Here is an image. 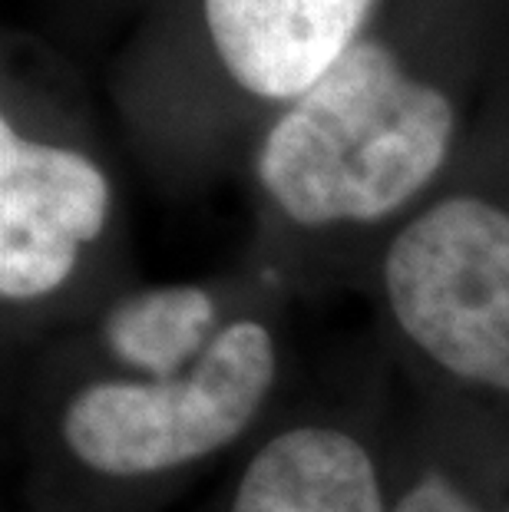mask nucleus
Instances as JSON below:
<instances>
[{"label": "nucleus", "instance_id": "nucleus-1", "mask_svg": "<svg viewBox=\"0 0 509 512\" xmlns=\"http://www.w3.org/2000/svg\"><path fill=\"white\" fill-rule=\"evenodd\" d=\"M285 291L268 288L182 377L20 364V512H169L219 476L295 397Z\"/></svg>", "mask_w": 509, "mask_h": 512}, {"label": "nucleus", "instance_id": "nucleus-2", "mask_svg": "<svg viewBox=\"0 0 509 512\" xmlns=\"http://www.w3.org/2000/svg\"><path fill=\"white\" fill-rule=\"evenodd\" d=\"M457 133V100L440 83L410 73L384 43L357 40L272 119L255 179L298 235L384 228L440 179Z\"/></svg>", "mask_w": 509, "mask_h": 512}, {"label": "nucleus", "instance_id": "nucleus-3", "mask_svg": "<svg viewBox=\"0 0 509 512\" xmlns=\"http://www.w3.org/2000/svg\"><path fill=\"white\" fill-rule=\"evenodd\" d=\"M116 192L80 146L0 119V337L4 361L70 334L136 285L106 258Z\"/></svg>", "mask_w": 509, "mask_h": 512}, {"label": "nucleus", "instance_id": "nucleus-4", "mask_svg": "<svg viewBox=\"0 0 509 512\" xmlns=\"http://www.w3.org/2000/svg\"><path fill=\"white\" fill-rule=\"evenodd\" d=\"M268 288L275 285L255 268L215 281L133 285L37 354L106 374L172 380L189 374L225 328Z\"/></svg>", "mask_w": 509, "mask_h": 512}, {"label": "nucleus", "instance_id": "nucleus-5", "mask_svg": "<svg viewBox=\"0 0 509 512\" xmlns=\"http://www.w3.org/2000/svg\"><path fill=\"white\" fill-rule=\"evenodd\" d=\"M374 0H205L215 57L242 93L291 106L357 43Z\"/></svg>", "mask_w": 509, "mask_h": 512}, {"label": "nucleus", "instance_id": "nucleus-6", "mask_svg": "<svg viewBox=\"0 0 509 512\" xmlns=\"http://www.w3.org/2000/svg\"><path fill=\"white\" fill-rule=\"evenodd\" d=\"M500 430L503 420L400 387L387 512H496Z\"/></svg>", "mask_w": 509, "mask_h": 512}, {"label": "nucleus", "instance_id": "nucleus-7", "mask_svg": "<svg viewBox=\"0 0 509 512\" xmlns=\"http://www.w3.org/2000/svg\"><path fill=\"white\" fill-rule=\"evenodd\" d=\"M496 512H509V420H503L500 430V453H496Z\"/></svg>", "mask_w": 509, "mask_h": 512}]
</instances>
